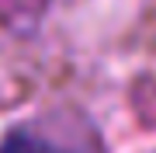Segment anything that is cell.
<instances>
[{
    "mask_svg": "<svg viewBox=\"0 0 156 153\" xmlns=\"http://www.w3.org/2000/svg\"><path fill=\"white\" fill-rule=\"evenodd\" d=\"M0 153H59L52 143H45L31 132H11L4 143H0Z\"/></svg>",
    "mask_w": 156,
    "mask_h": 153,
    "instance_id": "obj_1",
    "label": "cell"
}]
</instances>
